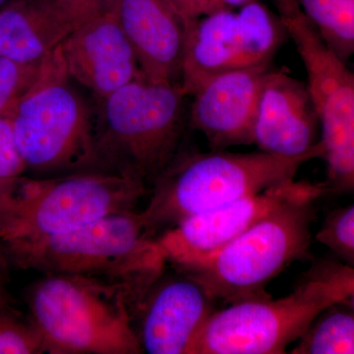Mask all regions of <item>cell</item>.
<instances>
[{
	"label": "cell",
	"mask_w": 354,
	"mask_h": 354,
	"mask_svg": "<svg viewBox=\"0 0 354 354\" xmlns=\"http://www.w3.org/2000/svg\"><path fill=\"white\" fill-rule=\"evenodd\" d=\"M0 251L20 269L94 279L127 291L140 304L167 264L137 209L64 234L6 244Z\"/></svg>",
	"instance_id": "6da1fadb"
},
{
	"label": "cell",
	"mask_w": 354,
	"mask_h": 354,
	"mask_svg": "<svg viewBox=\"0 0 354 354\" xmlns=\"http://www.w3.org/2000/svg\"><path fill=\"white\" fill-rule=\"evenodd\" d=\"M186 97L180 83L153 82L142 76L97 101L99 171L151 189L177 155L188 116Z\"/></svg>",
	"instance_id": "7a4b0ae2"
},
{
	"label": "cell",
	"mask_w": 354,
	"mask_h": 354,
	"mask_svg": "<svg viewBox=\"0 0 354 354\" xmlns=\"http://www.w3.org/2000/svg\"><path fill=\"white\" fill-rule=\"evenodd\" d=\"M354 297V269L339 261L314 263L288 295L216 310L190 354H281L330 305Z\"/></svg>",
	"instance_id": "3957f363"
},
{
	"label": "cell",
	"mask_w": 354,
	"mask_h": 354,
	"mask_svg": "<svg viewBox=\"0 0 354 354\" xmlns=\"http://www.w3.org/2000/svg\"><path fill=\"white\" fill-rule=\"evenodd\" d=\"M324 149L295 158L259 152L213 150L176 156L151 187L140 212L149 234L167 230L203 212L250 196L295 178L301 165L323 157Z\"/></svg>",
	"instance_id": "277c9868"
},
{
	"label": "cell",
	"mask_w": 354,
	"mask_h": 354,
	"mask_svg": "<svg viewBox=\"0 0 354 354\" xmlns=\"http://www.w3.org/2000/svg\"><path fill=\"white\" fill-rule=\"evenodd\" d=\"M26 300L44 353H143L135 328L140 304L124 290L83 277L44 274Z\"/></svg>",
	"instance_id": "5b68a950"
},
{
	"label": "cell",
	"mask_w": 354,
	"mask_h": 354,
	"mask_svg": "<svg viewBox=\"0 0 354 354\" xmlns=\"http://www.w3.org/2000/svg\"><path fill=\"white\" fill-rule=\"evenodd\" d=\"M149 191L138 181L104 171L14 177L0 184V246L64 234L104 216L136 211Z\"/></svg>",
	"instance_id": "8992f818"
},
{
	"label": "cell",
	"mask_w": 354,
	"mask_h": 354,
	"mask_svg": "<svg viewBox=\"0 0 354 354\" xmlns=\"http://www.w3.org/2000/svg\"><path fill=\"white\" fill-rule=\"evenodd\" d=\"M70 79L57 46L6 113L26 172L32 176L99 171L95 115Z\"/></svg>",
	"instance_id": "52a82bcc"
},
{
	"label": "cell",
	"mask_w": 354,
	"mask_h": 354,
	"mask_svg": "<svg viewBox=\"0 0 354 354\" xmlns=\"http://www.w3.org/2000/svg\"><path fill=\"white\" fill-rule=\"evenodd\" d=\"M288 203L258 221L218 252L179 271L189 274L216 298L234 304L271 297V281L295 261L309 257L314 203Z\"/></svg>",
	"instance_id": "ba28073f"
},
{
	"label": "cell",
	"mask_w": 354,
	"mask_h": 354,
	"mask_svg": "<svg viewBox=\"0 0 354 354\" xmlns=\"http://www.w3.org/2000/svg\"><path fill=\"white\" fill-rule=\"evenodd\" d=\"M279 17L307 72V88L321 128L328 194L354 190V75L330 50L297 0H274Z\"/></svg>",
	"instance_id": "9c48e42d"
},
{
	"label": "cell",
	"mask_w": 354,
	"mask_h": 354,
	"mask_svg": "<svg viewBox=\"0 0 354 354\" xmlns=\"http://www.w3.org/2000/svg\"><path fill=\"white\" fill-rule=\"evenodd\" d=\"M286 37L279 16L258 0L247 2L239 11L221 9L200 16L191 27L181 88L191 95L218 74L271 64Z\"/></svg>",
	"instance_id": "30bf717a"
},
{
	"label": "cell",
	"mask_w": 354,
	"mask_h": 354,
	"mask_svg": "<svg viewBox=\"0 0 354 354\" xmlns=\"http://www.w3.org/2000/svg\"><path fill=\"white\" fill-rule=\"evenodd\" d=\"M328 194L325 183L295 180L203 212L167 228L157 241L167 264L187 267L213 255L249 228L288 203Z\"/></svg>",
	"instance_id": "8fae6325"
},
{
	"label": "cell",
	"mask_w": 354,
	"mask_h": 354,
	"mask_svg": "<svg viewBox=\"0 0 354 354\" xmlns=\"http://www.w3.org/2000/svg\"><path fill=\"white\" fill-rule=\"evenodd\" d=\"M216 301L193 277L165 270L137 312L135 328L143 353L190 354Z\"/></svg>",
	"instance_id": "7c38bea8"
},
{
	"label": "cell",
	"mask_w": 354,
	"mask_h": 354,
	"mask_svg": "<svg viewBox=\"0 0 354 354\" xmlns=\"http://www.w3.org/2000/svg\"><path fill=\"white\" fill-rule=\"evenodd\" d=\"M271 64L225 72L208 79L191 97L188 120L213 150L253 144V125Z\"/></svg>",
	"instance_id": "4fadbf2b"
},
{
	"label": "cell",
	"mask_w": 354,
	"mask_h": 354,
	"mask_svg": "<svg viewBox=\"0 0 354 354\" xmlns=\"http://www.w3.org/2000/svg\"><path fill=\"white\" fill-rule=\"evenodd\" d=\"M58 48L70 78L97 101L143 76L113 9L77 28Z\"/></svg>",
	"instance_id": "5bb4252c"
},
{
	"label": "cell",
	"mask_w": 354,
	"mask_h": 354,
	"mask_svg": "<svg viewBox=\"0 0 354 354\" xmlns=\"http://www.w3.org/2000/svg\"><path fill=\"white\" fill-rule=\"evenodd\" d=\"M319 127L306 83L270 69L256 111L253 144L271 155L300 157L323 148Z\"/></svg>",
	"instance_id": "9a60e30c"
},
{
	"label": "cell",
	"mask_w": 354,
	"mask_h": 354,
	"mask_svg": "<svg viewBox=\"0 0 354 354\" xmlns=\"http://www.w3.org/2000/svg\"><path fill=\"white\" fill-rule=\"evenodd\" d=\"M113 12L143 76L153 82L180 83L195 20L177 12L167 0H118Z\"/></svg>",
	"instance_id": "2e32d148"
},
{
	"label": "cell",
	"mask_w": 354,
	"mask_h": 354,
	"mask_svg": "<svg viewBox=\"0 0 354 354\" xmlns=\"http://www.w3.org/2000/svg\"><path fill=\"white\" fill-rule=\"evenodd\" d=\"M70 32L55 0H17L0 9V57L39 64Z\"/></svg>",
	"instance_id": "e0dca14e"
},
{
	"label": "cell",
	"mask_w": 354,
	"mask_h": 354,
	"mask_svg": "<svg viewBox=\"0 0 354 354\" xmlns=\"http://www.w3.org/2000/svg\"><path fill=\"white\" fill-rule=\"evenodd\" d=\"M295 342L291 354H353L354 297L321 311Z\"/></svg>",
	"instance_id": "ac0fdd59"
},
{
	"label": "cell",
	"mask_w": 354,
	"mask_h": 354,
	"mask_svg": "<svg viewBox=\"0 0 354 354\" xmlns=\"http://www.w3.org/2000/svg\"><path fill=\"white\" fill-rule=\"evenodd\" d=\"M323 41L342 62L354 53V0H297Z\"/></svg>",
	"instance_id": "d6986e66"
},
{
	"label": "cell",
	"mask_w": 354,
	"mask_h": 354,
	"mask_svg": "<svg viewBox=\"0 0 354 354\" xmlns=\"http://www.w3.org/2000/svg\"><path fill=\"white\" fill-rule=\"evenodd\" d=\"M44 353L43 337L30 317L0 307V354Z\"/></svg>",
	"instance_id": "ffe728a7"
},
{
	"label": "cell",
	"mask_w": 354,
	"mask_h": 354,
	"mask_svg": "<svg viewBox=\"0 0 354 354\" xmlns=\"http://www.w3.org/2000/svg\"><path fill=\"white\" fill-rule=\"evenodd\" d=\"M315 239L329 248L344 264L354 266L353 204L333 209L326 216Z\"/></svg>",
	"instance_id": "44dd1931"
},
{
	"label": "cell",
	"mask_w": 354,
	"mask_h": 354,
	"mask_svg": "<svg viewBox=\"0 0 354 354\" xmlns=\"http://www.w3.org/2000/svg\"><path fill=\"white\" fill-rule=\"evenodd\" d=\"M44 62L21 64L0 57V115L8 113L29 90L38 78Z\"/></svg>",
	"instance_id": "7402d4cb"
},
{
	"label": "cell",
	"mask_w": 354,
	"mask_h": 354,
	"mask_svg": "<svg viewBox=\"0 0 354 354\" xmlns=\"http://www.w3.org/2000/svg\"><path fill=\"white\" fill-rule=\"evenodd\" d=\"M71 32L88 21L113 10L118 0H55Z\"/></svg>",
	"instance_id": "603a6c76"
},
{
	"label": "cell",
	"mask_w": 354,
	"mask_h": 354,
	"mask_svg": "<svg viewBox=\"0 0 354 354\" xmlns=\"http://www.w3.org/2000/svg\"><path fill=\"white\" fill-rule=\"evenodd\" d=\"M25 172L24 162L14 139L10 118L7 114L0 115V184Z\"/></svg>",
	"instance_id": "cb8c5ba5"
},
{
	"label": "cell",
	"mask_w": 354,
	"mask_h": 354,
	"mask_svg": "<svg viewBox=\"0 0 354 354\" xmlns=\"http://www.w3.org/2000/svg\"><path fill=\"white\" fill-rule=\"evenodd\" d=\"M8 261L0 251V307L13 306L8 291Z\"/></svg>",
	"instance_id": "d4e9b609"
},
{
	"label": "cell",
	"mask_w": 354,
	"mask_h": 354,
	"mask_svg": "<svg viewBox=\"0 0 354 354\" xmlns=\"http://www.w3.org/2000/svg\"><path fill=\"white\" fill-rule=\"evenodd\" d=\"M169 4L188 20L194 21L199 18L194 0H167Z\"/></svg>",
	"instance_id": "484cf974"
},
{
	"label": "cell",
	"mask_w": 354,
	"mask_h": 354,
	"mask_svg": "<svg viewBox=\"0 0 354 354\" xmlns=\"http://www.w3.org/2000/svg\"><path fill=\"white\" fill-rule=\"evenodd\" d=\"M194 3L199 17L218 10V0H194Z\"/></svg>",
	"instance_id": "4316f807"
},
{
	"label": "cell",
	"mask_w": 354,
	"mask_h": 354,
	"mask_svg": "<svg viewBox=\"0 0 354 354\" xmlns=\"http://www.w3.org/2000/svg\"><path fill=\"white\" fill-rule=\"evenodd\" d=\"M250 1H252V0H218V10L234 9L235 7H241Z\"/></svg>",
	"instance_id": "83f0119b"
},
{
	"label": "cell",
	"mask_w": 354,
	"mask_h": 354,
	"mask_svg": "<svg viewBox=\"0 0 354 354\" xmlns=\"http://www.w3.org/2000/svg\"><path fill=\"white\" fill-rule=\"evenodd\" d=\"M14 1H17V0H0V9L8 6V4L12 3Z\"/></svg>",
	"instance_id": "f1b7e54d"
}]
</instances>
